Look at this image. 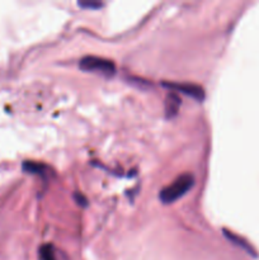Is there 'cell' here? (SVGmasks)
I'll return each instance as SVG.
<instances>
[{"label": "cell", "instance_id": "obj_1", "mask_svg": "<svg viewBox=\"0 0 259 260\" xmlns=\"http://www.w3.org/2000/svg\"><path fill=\"white\" fill-rule=\"evenodd\" d=\"M195 184V178L192 174H183L178 177L170 185L160 190L159 198L164 205H170L185 194Z\"/></svg>", "mask_w": 259, "mask_h": 260}, {"label": "cell", "instance_id": "obj_2", "mask_svg": "<svg viewBox=\"0 0 259 260\" xmlns=\"http://www.w3.org/2000/svg\"><path fill=\"white\" fill-rule=\"evenodd\" d=\"M79 68L83 71L101 73L107 76H111L116 73V65L113 61L103 57H96V56H86V57L81 58L79 62Z\"/></svg>", "mask_w": 259, "mask_h": 260}, {"label": "cell", "instance_id": "obj_3", "mask_svg": "<svg viewBox=\"0 0 259 260\" xmlns=\"http://www.w3.org/2000/svg\"><path fill=\"white\" fill-rule=\"evenodd\" d=\"M165 88L170 89L174 93H183L188 96H192L197 102H202L205 99V90L202 86L190 83H163Z\"/></svg>", "mask_w": 259, "mask_h": 260}, {"label": "cell", "instance_id": "obj_4", "mask_svg": "<svg viewBox=\"0 0 259 260\" xmlns=\"http://www.w3.org/2000/svg\"><path fill=\"white\" fill-rule=\"evenodd\" d=\"M222 233H223V235H225V238L228 239V240H230L231 243L234 244V245L239 246V248L243 249L244 251H246V253H248L249 255L254 256V258H256V256H258V254H256L255 249H254L253 246H251L250 244H249L248 241L245 240V239L240 238V236H239V235H236V234H234V233H231V231L226 230V229H223Z\"/></svg>", "mask_w": 259, "mask_h": 260}, {"label": "cell", "instance_id": "obj_5", "mask_svg": "<svg viewBox=\"0 0 259 260\" xmlns=\"http://www.w3.org/2000/svg\"><path fill=\"white\" fill-rule=\"evenodd\" d=\"M180 98L177 93L174 91H170L169 94L165 98V116L167 118H173L178 114L180 107Z\"/></svg>", "mask_w": 259, "mask_h": 260}, {"label": "cell", "instance_id": "obj_6", "mask_svg": "<svg viewBox=\"0 0 259 260\" xmlns=\"http://www.w3.org/2000/svg\"><path fill=\"white\" fill-rule=\"evenodd\" d=\"M23 170L28 174H36V175H41V177H45L46 172H47V167L42 162H36V161H23L22 164Z\"/></svg>", "mask_w": 259, "mask_h": 260}, {"label": "cell", "instance_id": "obj_7", "mask_svg": "<svg viewBox=\"0 0 259 260\" xmlns=\"http://www.w3.org/2000/svg\"><path fill=\"white\" fill-rule=\"evenodd\" d=\"M40 259L41 260H56L55 250L51 244H45L40 248Z\"/></svg>", "mask_w": 259, "mask_h": 260}, {"label": "cell", "instance_id": "obj_8", "mask_svg": "<svg viewBox=\"0 0 259 260\" xmlns=\"http://www.w3.org/2000/svg\"><path fill=\"white\" fill-rule=\"evenodd\" d=\"M78 5L81 8H90V9H98L103 7V4L99 2H79Z\"/></svg>", "mask_w": 259, "mask_h": 260}, {"label": "cell", "instance_id": "obj_9", "mask_svg": "<svg viewBox=\"0 0 259 260\" xmlns=\"http://www.w3.org/2000/svg\"><path fill=\"white\" fill-rule=\"evenodd\" d=\"M74 200H75V202L78 203L79 206H81V207H86V206H88V200H86L85 196H83L81 193H74Z\"/></svg>", "mask_w": 259, "mask_h": 260}]
</instances>
